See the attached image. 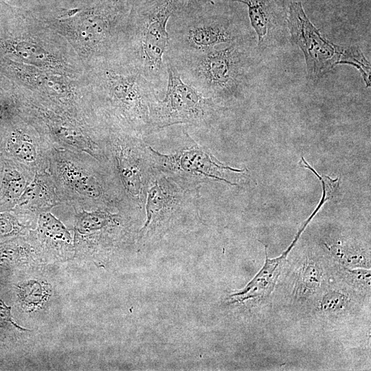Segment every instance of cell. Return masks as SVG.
<instances>
[{
	"instance_id": "obj_1",
	"label": "cell",
	"mask_w": 371,
	"mask_h": 371,
	"mask_svg": "<svg viewBox=\"0 0 371 371\" xmlns=\"http://www.w3.org/2000/svg\"><path fill=\"white\" fill-rule=\"evenodd\" d=\"M252 38L199 53L164 54V60L182 80L222 106L240 98L251 87L256 71Z\"/></svg>"
},
{
	"instance_id": "obj_2",
	"label": "cell",
	"mask_w": 371,
	"mask_h": 371,
	"mask_svg": "<svg viewBox=\"0 0 371 371\" xmlns=\"http://www.w3.org/2000/svg\"><path fill=\"white\" fill-rule=\"evenodd\" d=\"M94 80L93 105L109 126L144 137L153 133L150 108L159 96L138 70L116 58L97 65Z\"/></svg>"
},
{
	"instance_id": "obj_3",
	"label": "cell",
	"mask_w": 371,
	"mask_h": 371,
	"mask_svg": "<svg viewBox=\"0 0 371 371\" xmlns=\"http://www.w3.org/2000/svg\"><path fill=\"white\" fill-rule=\"evenodd\" d=\"M187 0H132L124 27L120 58L138 70L153 86L157 95L164 94L168 74L164 56L169 19Z\"/></svg>"
},
{
	"instance_id": "obj_4",
	"label": "cell",
	"mask_w": 371,
	"mask_h": 371,
	"mask_svg": "<svg viewBox=\"0 0 371 371\" xmlns=\"http://www.w3.org/2000/svg\"><path fill=\"white\" fill-rule=\"evenodd\" d=\"M47 171L63 205L134 211L124 201L109 166L87 153L51 146Z\"/></svg>"
},
{
	"instance_id": "obj_5",
	"label": "cell",
	"mask_w": 371,
	"mask_h": 371,
	"mask_svg": "<svg viewBox=\"0 0 371 371\" xmlns=\"http://www.w3.org/2000/svg\"><path fill=\"white\" fill-rule=\"evenodd\" d=\"M167 32L165 54L199 53L252 38L244 17L223 0L194 9L184 6L170 17Z\"/></svg>"
},
{
	"instance_id": "obj_6",
	"label": "cell",
	"mask_w": 371,
	"mask_h": 371,
	"mask_svg": "<svg viewBox=\"0 0 371 371\" xmlns=\"http://www.w3.org/2000/svg\"><path fill=\"white\" fill-rule=\"evenodd\" d=\"M130 10L106 0L85 9H74L55 23L80 55L97 65L119 58Z\"/></svg>"
},
{
	"instance_id": "obj_7",
	"label": "cell",
	"mask_w": 371,
	"mask_h": 371,
	"mask_svg": "<svg viewBox=\"0 0 371 371\" xmlns=\"http://www.w3.org/2000/svg\"><path fill=\"white\" fill-rule=\"evenodd\" d=\"M200 188L186 186L154 169L147 188L146 221L137 232L138 245L158 240L198 216Z\"/></svg>"
},
{
	"instance_id": "obj_8",
	"label": "cell",
	"mask_w": 371,
	"mask_h": 371,
	"mask_svg": "<svg viewBox=\"0 0 371 371\" xmlns=\"http://www.w3.org/2000/svg\"><path fill=\"white\" fill-rule=\"evenodd\" d=\"M22 116L51 144L89 154L106 164L105 123L91 124L48 106L28 95H21Z\"/></svg>"
},
{
	"instance_id": "obj_9",
	"label": "cell",
	"mask_w": 371,
	"mask_h": 371,
	"mask_svg": "<svg viewBox=\"0 0 371 371\" xmlns=\"http://www.w3.org/2000/svg\"><path fill=\"white\" fill-rule=\"evenodd\" d=\"M105 154L106 165L124 201L134 211L142 213L155 169L150 145L144 137L109 126Z\"/></svg>"
},
{
	"instance_id": "obj_10",
	"label": "cell",
	"mask_w": 371,
	"mask_h": 371,
	"mask_svg": "<svg viewBox=\"0 0 371 371\" xmlns=\"http://www.w3.org/2000/svg\"><path fill=\"white\" fill-rule=\"evenodd\" d=\"M287 26L292 38L304 54L307 75L318 80L339 64L351 65L370 85V65L358 47H341L324 36L308 19L301 0H286Z\"/></svg>"
},
{
	"instance_id": "obj_11",
	"label": "cell",
	"mask_w": 371,
	"mask_h": 371,
	"mask_svg": "<svg viewBox=\"0 0 371 371\" xmlns=\"http://www.w3.org/2000/svg\"><path fill=\"white\" fill-rule=\"evenodd\" d=\"M65 206L74 218V255L107 256L137 238L135 223L139 214L133 210H86Z\"/></svg>"
},
{
	"instance_id": "obj_12",
	"label": "cell",
	"mask_w": 371,
	"mask_h": 371,
	"mask_svg": "<svg viewBox=\"0 0 371 371\" xmlns=\"http://www.w3.org/2000/svg\"><path fill=\"white\" fill-rule=\"evenodd\" d=\"M164 63L168 74L164 97H157L150 108L153 133L174 125H211L223 106L184 82L177 69L169 62Z\"/></svg>"
},
{
	"instance_id": "obj_13",
	"label": "cell",
	"mask_w": 371,
	"mask_h": 371,
	"mask_svg": "<svg viewBox=\"0 0 371 371\" xmlns=\"http://www.w3.org/2000/svg\"><path fill=\"white\" fill-rule=\"evenodd\" d=\"M179 136V147L168 154L161 153L150 146L155 169L191 188H201L202 183L209 181L238 186L230 181L229 174L243 173L245 169L223 165L184 130Z\"/></svg>"
},
{
	"instance_id": "obj_14",
	"label": "cell",
	"mask_w": 371,
	"mask_h": 371,
	"mask_svg": "<svg viewBox=\"0 0 371 371\" xmlns=\"http://www.w3.org/2000/svg\"><path fill=\"white\" fill-rule=\"evenodd\" d=\"M51 144L23 116L0 128V155L34 173L48 169Z\"/></svg>"
},
{
	"instance_id": "obj_15",
	"label": "cell",
	"mask_w": 371,
	"mask_h": 371,
	"mask_svg": "<svg viewBox=\"0 0 371 371\" xmlns=\"http://www.w3.org/2000/svg\"><path fill=\"white\" fill-rule=\"evenodd\" d=\"M247 7L250 23L258 37L257 49L278 43L287 27L286 0H223Z\"/></svg>"
},
{
	"instance_id": "obj_16",
	"label": "cell",
	"mask_w": 371,
	"mask_h": 371,
	"mask_svg": "<svg viewBox=\"0 0 371 371\" xmlns=\"http://www.w3.org/2000/svg\"><path fill=\"white\" fill-rule=\"evenodd\" d=\"M63 205L52 177L47 170L36 172L12 211L31 229L35 228L38 215Z\"/></svg>"
},
{
	"instance_id": "obj_17",
	"label": "cell",
	"mask_w": 371,
	"mask_h": 371,
	"mask_svg": "<svg viewBox=\"0 0 371 371\" xmlns=\"http://www.w3.org/2000/svg\"><path fill=\"white\" fill-rule=\"evenodd\" d=\"M28 234L43 258L63 260L75 254L71 233L52 211L41 213Z\"/></svg>"
},
{
	"instance_id": "obj_18",
	"label": "cell",
	"mask_w": 371,
	"mask_h": 371,
	"mask_svg": "<svg viewBox=\"0 0 371 371\" xmlns=\"http://www.w3.org/2000/svg\"><path fill=\"white\" fill-rule=\"evenodd\" d=\"M0 50L8 58L41 69H63V61L38 41L29 37L9 36L0 38Z\"/></svg>"
},
{
	"instance_id": "obj_19",
	"label": "cell",
	"mask_w": 371,
	"mask_h": 371,
	"mask_svg": "<svg viewBox=\"0 0 371 371\" xmlns=\"http://www.w3.org/2000/svg\"><path fill=\"white\" fill-rule=\"evenodd\" d=\"M35 173L0 155V211H10L17 204Z\"/></svg>"
},
{
	"instance_id": "obj_20",
	"label": "cell",
	"mask_w": 371,
	"mask_h": 371,
	"mask_svg": "<svg viewBox=\"0 0 371 371\" xmlns=\"http://www.w3.org/2000/svg\"><path fill=\"white\" fill-rule=\"evenodd\" d=\"M291 249L289 247L280 256L273 259L268 258L265 249L266 259L262 268L244 289L230 295L232 302H242L269 295L274 287L282 263Z\"/></svg>"
},
{
	"instance_id": "obj_21",
	"label": "cell",
	"mask_w": 371,
	"mask_h": 371,
	"mask_svg": "<svg viewBox=\"0 0 371 371\" xmlns=\"http://www.w3.org/2000/svg\"><path fill=\"white\" fill-rule=\"evenodd\" d=\"M49 295V286L40 281L30 280L19 286L20 301L27 311H34L41 308Z\"/></svg>"
},
{
	"instance_id": "obj_22",
	"label": "cell",
	"mask_w": 371,
	"mask_h": 371,
	"mask_svg": "<svg viewBox=\"0 0 371 371\" xmlns=\"http://www.w3.org/2000/svg\"><path fill=\"white\" fill-rule=\"evenodd\" d=\"M30 229L12 211H0V239L25 236Z\"/></svg>"
},
{
	"instance_id": "obj_23",
	"label": "cell",
	"mask_w": 371,
	"mask_h": 371,
	"mask_svg": "<svg viewBox=\"0 0 371 371\" xmlns=\"http://www.w3.org/2000/svg\"><path fill=\"white\" fill-rule=\"evenodd\" d=\"M346 297L338 292H330L322 299L321 306L326 311H335L343 308Z\"/></svg>"
},
{
	"instance_id": "obj_24",
	"label": "cell",
	"mask_w": 371,
	"mask_h": 371,
	"mask_svg": "<svg viewBox=\"0 0 371 371\" xmlns=\"http://www.w3.org/2000/svg\"><path fill=\"white\" fill-rule=\"evenodd\" d=\"M319 270L313 265L308 266L304 273L303 282L308 289H314L318 286L320 281Z\"/></svg>"
},
{
	"instance_id": "obj_25",
	"label": "cell",
	"mask_w": 371,
	"mask_h": 371,
	"mask_svg": "<svg viewBox=\"0 0 371 371\" xmlns=\"http://www.w3.org/2000/svg\"><path fill=\"white\" fill-rule=\"evenodd\" d=\"M10 310L11 307L7 306L4 304V302L0 300V322L10 323L12 325H13L14 327L17 328L19 330H26L27 329H24L20 326H18L14 322V320L12 319Z\"/></svg>"
},
{
	"instance_id": "obj_26",
	"label": "cell",
	"mask_w": 371,
	"mask_h": 371,
	"mask_svg": "<svg viewBox=\"0 0 371 371\" xmlns=\"http://www.w3.org/2000/svg\"><path fill=\"white\" fill-rule=\"evenodd\" d=\"M216 1L218 0H187L185 7L188 9H194Z\"/></svg>"
},
{
	"instance_id": "obj_27",
	"label": "cell",
	"mask_w": 371,
	"mask_h": 371,
	"mask_svg": "<svg viewBox=\"0 0 371 371\" xmlns=\"http://www.w3.org/2000/svg\"><path fill=\"white\" fill-rule=\"evenodd\" d=\"M106 1L113 5L130 10L132 0H106Z\"/></svg>"
},
{
	"instance_id": "obj_28",
	"label": "cell",
	"mask_w": 371,
	"mask_h": 371,
	"mask_svg": "<svg viewBox=\"0 0 371 371\" xmlns=\"http://www.w3.org/2000/svg\"><path fill=\"white\" fill-rule=\"evenodd\" d=\"M7 92H8V91H5L4 87L2 86L1 80L0 79V95H3V94H4V93H5Z\"/></svg>"
},
{
	"instance_id": "obj_29",
	"label": "cell",
	"mask_w": 371,
	"mask_h": 371,
	"mask_svg": "<svg viewBox=\"0 0 371 371\" xmlns=\"http://www.w3.org/2000/svg\"><path fill=\"white\" fill-rule=\"evenodd\" d=\"M0 3L9 7V5L6 3L3 0H0Z\"/></svg>"
}]
</instances>
